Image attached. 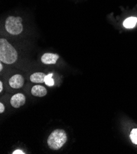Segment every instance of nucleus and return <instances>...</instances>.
<instances>
[{"instance_id":"39448f33","label":"nucleus","mask_w":137,"mask_h":154,"mask_svg":"<svg viewBox=\"0 0 137 154\" xmlns=\"http://www.w3.org/2000/svg\"><path fill=\"white\" fill-rule=\"evenodd\" d=\"M25 97L22 94H17L12 96L11 99V104L15 108H19L25 103Z\"/></svg>"},{"instance_id":"f03ea898","label":"nucleus","mask_w":137,"mask_h":154,"mask_svg":"<svg viewBox=\"0 0 137 154\" xmlns=\"http://www.w3.org/2000/svg\"><path fill=\"white\" fill-rule=\"evenodd\" d=\"M67 141L66 132L62 129H57L52 132L48 139L49 147L54 150L63 147Z\"/></svg>"},{"instance_id":"6e6552de","label":"nucleus","mask_w":137,"mask_h":154,"mask_svg":"<svg viewBox=\"0 0 137 154\" xmlns=\"http://www.w3.org/2000/svg\"><path fill=\"white\" fill-rule=\"evenodd\" d=\"M46 75L43 72H35L30 76V81L33 83H44Z\"/></svg>"},{"instance_id":"f257e3e1","label":"nucleus","mask_w":137,"mask_h":154,"mask_svg":"<svg viewBox=\"0 0 137 154\" xmlns=\"http://www.w3.org/2000/svg\"><path fill=\"white\" fill-rule=\"evenodd\" d=\"M17 51L5 39L0 40V60L6 64H12L17 59Z\"/></svg>"},{"instance_id":"ddd939ff","label":"nucleus","mask_w":137,"mask_h":154,"mask_svg":"<svg viewBox=\"0 0 137 154\" xmlns=\"http://www.w3.org/2000/svg\"><path fill=\"white\" fill-rule=\"evenodd\" d=\"M12 153H13V154H17V153H19V154H24L25 153H23L22 150H16V151H14Z\"/></svg>"},{"instance_id":"423d86ee","label":"nucleus","mask_w":137,"mask_h":154,"mask_svg":"<svg viewBox=\"0 0 137 154\" xmlns=\"http://www.w3.org/2000/svg\"><path fill=\"white\" fill-rule=\"evenodd\" d=\"M58 58H59V56L57 54L46 53V54H44L42 56L41 61L45 65L55 64L57 62Z\"/></svg>"},{"instance_id":"4468645a","label":"nucleus","mask_w":137,"mask_h":154,"mask_svg":"<svg viewBox=\"0 0 137 154\" xmlns=\"http://www.w3.org/2000/svg\"><path fill=\"white\" fill-rule=\"evenodd\" d=\"M3 83L2 82H0V92H2L3 91Z\"/></svg>"},{"instance_id":"2eb2a0df","label":"nucleus","mask_w":137,"mask_h":154,"mask_svg":"<svg viewBox=\"0 0 137 154\" xmlns=\"http://www.w3.org/2000/svg\"><path fill=\"white\" fill-rule=\"evenodd\" d=\"M2 69H3V66H2V63H0V71H2Z\"/></svg>"},{"instance_id":"1a4fd4ad","label":"nucleus","mask_w":137,"mask_h":154,"mask_svg":"<svg viewBox=\"0 0 137 154\" xmlns=\"http://www.w3.org/2000/svg\"><path fill=\"white\" fill-rule=\"evenodd\" d=\"M137 23V18L134 17H129L126 19L123 23V25L126 28H133Z\"/></svg>"},{"instance_id":"f8f14e48","label":"nucleus","mask_w":137,"mask_h":154,"mask_svg":"<svg viewBox=\"0 0 137 154\" xmlns=\"http://www.w3.org/2000/svg\"><path fill=\"white\" fill-rule=\"evenodd\" d=\"M5 111V106L3 103H0V113H3Z\"/></svg>"},{"instance_id":"9b49d317","label":"nucleus","mask_w":137,"mask_h":154,"mask_svg":"<svg viewBox=\"0 0 137 154\" xmlns=\"http://www.w3.org/2000/svg\"><path fill=\"white\" fill-rule=\"evenodd\" d=\"M130 139L133 143L137 144V128L132 130L130 134Z\"/></svg>"},{"instance_id":"7ed1b4c3","label":"nucleus","mask_w":137,"mask_h":154,"mask_svg":"<svg viewBox=\"0 0 137 154\" xmlns=\"http://www.w3.org/2000/svg\"><path fill=\"white\" fill-rule=\"evenodd\" d=\"M22 21V18L19 17H15L14 16H10L8 17L5 23V28L7 32L12 35L20 34L23 30Z\"/></svg>"},{"instance_id":"0eeeda50","label":"nucleus","mask_w":137,"mask_h":154,"mask_svg":"<svg viewBox=\"0 0 137 154\" xmlns=\"http://www.w3.org/2000/svg\"><path fill=\"white\" fill-rule=\"evenodd\" d=\"M32 94L38 97H43L47 94V90L43 86L36 85L32 89Z\"/></svg>"},{"instance_id":"9d476101","label":"nucleus","mask_w":137,"mask_h":154,"mask_svg":"<svg viewBox=\"0 0 137 154\" xmlns=\"http://www.w3.org/2000/svg\"><path fill=\"white\" fill-rule=\"evenodd\" d=\"M53 74H49L48 75H46L45 78V84H46L48 86H52L54 84V80L52 79V77Z\"/></svg>"},{"instance_id":"20e7f679","label":"nucleus","mask_w":137,"mask_h":154,"mask_svg":"<svg viewBox=\"0 0 137 154\" xmlns=\"http://www.w3.org/2000/svg\"><path fill=\"white\" fill-rule=\"evenodd\" d=\"M10 86L13 88H20L23 87L24 84V79L22 75L16 74L13 75L9 81Z\"/></svg>"}]
</instances>
